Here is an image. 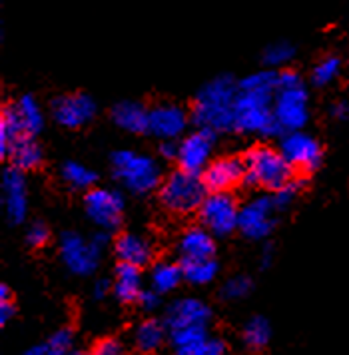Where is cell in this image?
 <instances>
[{
	"mask_svg": "<svg viewBox=\"0 0 349 355\" xmlns=\"http://www.w3.org/2000/svg\"><path fill=\"white\" fill-rule=\"evenodd\" d=\"M278 92V72L262 70L238 82L236 98V130L278 136L280 124L273 118V100Z\"/></svg>",
	"mask_w": 349,
	"mask_h": 355,
	"instance_id": "6da1fadb",
	"label": "cell"
},
{
	"mask_svg": "<svg viewBox=\"0 0 349 355\" xmlns=\"http://www.w3.org/2000/svg\"><path fill=\"white\" fill-rule=\"evenodd\" d=\"M236 80L230 74L216 76L200 88L191 106V120L202 130L216 134L232 132L236 130Z\"/></svg>",
	"mask_w": 349,
	"mask_h": 355,
	"instance_id": "7a4b0ae2",
	"label": "cell"
},
{
	"mask_svg": "<svg viewBox=\"0 0 349 355\" xmlns=\"http://www.w3.org/2000/svg\"><path fill=\"white\" fill-rule=\"evenodd\" d=\"M273 118L282 132H300L309 118L307 90L296 70L284 68L278 72V92L273 100Z\"/></svg>",
	"mask_w": 349,
	"mask_h": 355,
	"instance_id": "3957f363",
	"label": "cell"
},
{
	"mask_svg": "<svg viewBox=\"0 0 349 355\" xmlns=\"http://www.w3.org/2000/svg\"><path fill=\"white\" fill-rule=\"evenodd\" d=\"M246 184L278 192L289 180H293V168L287 164L280 150L271 146H254L246 158Z\"/></svg>",
	"mask_w": 349,
	"mask_h": 355,
	"instance_id": "277c9868",
	"label": "cell"
},
{
	"mask_svg": "<svg viewBox=\"0 0 349 355\" xmlns=\"http://www.w3.org/2000/svg\"><path fill=\"white\" fill-rule=\"evenodd\" d=\"M112 170L130 192L148 194L162 186V172L158 162L146 154L132 150H118L112 154Z\"/></svg>",
	"mask_w": 349,
	"mask_h": 355,
	"instance_id": "5b68a950",
	"label": "cell"
},
{
	"mask_svg": "<svg viewBox=\"0 0 349 355\" xmlns=\"http://www.w3.org/2000/svg\"><path fill=\"white\" fill-rule=\"evenodd\" d=\"M207 188L202 176H194L188 172H172L160 186V202L172 214H191L200 211L207 196Z\"/></svg>",
	"mask_w": 349,
	"mask_h": 355,
	"instance_id": "8992f818",
	"label": "cell"
},
{
	"mask_svg": "<svg viewBox=\"0 0 349 355\" xmlns=\"http://www.w3.org/2000/svg\"><path fill=\"white\" fill-rule=\"evenodd\" d=\"M239 208L232 194H210L200 208V224L214 236H230L239 230Z\"/></svg>",
	"mask_w": 349,
	"mask_h": 355,
	"instance_id": "52a82bcc",
	"label": "cell"
},
{
	"mask_svg": "<svg viewBox=\"0 0 349 355\" xmlns=\"http://www.w3.org/2000/svg\"><path fill=\"white\" fill-rule=\"evenodd\" d=\"M84 208L92 224L102 232H112L120 226L124 214V198L112 188H94L84 196Z\"/></svg>",
	"mask_w": 349,
	"mask_h": 355,
	"instance_id": "ba28073f",
	"label": "cell"
},
{
	"mask_svg": "<svg viewBox=\"0 0 349 355\" xmlns=\"http://www.w3.org/2000/svg\"><path fill=\"white\" fill-rule=\"evenodd\" d=\"M280 152L287 160V164L300 172L318 170L321 158H323V148L319 144L318 138L303 130L287 132L280 142Z\"/></svg>",
	"mask_w": 349,
	"mask_h": 355,
	"instance_id": "9c48e42d",
	"label": "cell"
},
{
	"mask_svg": "<svg viewBox=\"0 0 349 355\" xmlns=\"http://www.w3.org/2000/svg\"><path fill=\"white\" fill-rule=\"evenodd\" d=\"M102 250L76 232H64L60 238V258L74 275H90L98 268Z\"/></svg>",
	"mask_w": 349,
	"mask_h": 355,
	"instance_id": "30bf717a",
	"label": "cell"
},
{
	"mask_svg": "<svg viewBox=\"0 0 349 355\" xmlns=\"http://www.w3.org/2000/svg\"><path fill=\"white\" fill-rule=\"evenodd\" d=\"M216 144V132L198 128L188 134L178 148V164L182 172L194 176H202L206 168L212 164L210 156Z\"/></svg>",
	"mask_w": 349,
	"mask_h": 355,
	"instance_id": "8fae6325",
	"label": "cell"
},
{
	"mask_svg": "<svg viewBox=\"0 0 349 355\" xmlns=\"http://www.w3.org/2000/svg\"><path fill=\"white\" fill-rule=\"evenodd\" d=\"M275 204L270 196H255L239 210V232L250 240H266L275 226Z\"/></svg>",
	"mask_w": 349,
	"mask_h": 355,
	"instance_id": "7c38bea8",
	"label": "cell"
},
{
	"mask_svg": "<svg viewBox=\"0 0 349 355\" xmlns=\"http://www.w3.org/2000/svg\"><path fill=\"white\" fill-rule=\"evenodd\" d=\"M52 118L64 126V128L76 130L90 124L96 116L94 98L84 94V92H74V94H62L54 98L50 106Z\"/></svg>",
	"mask_w": 349,
	"mask_h": 355,
	"instance_id": "4fadbf2b",
	"label": "cell"
},
{
	"mask_svg": "<svg viewBox=\"0 0 349 355\" xmlns=\"http://www.w3.org/2000/svg\"><path fill=\"white\" fill-rule=\"evenodd\" d=\"M210 194H230L236 186L246 184V164L239 158H218L202 174Z\"/></svg>",
	"mask_w": 349,
	"mask_h": 355,
	"instance_id": "5bb4252c",
	"label": "cell"
},
{
	"mask_svg": "<svg viewBox=\"0 0 349 355\" xmlns=\"http://www.w3.org/2000/svg\"><path fill=\"white\" fill-rule=\"evenodd\" d=\"M188 120L190 116L186 108L174 102H162L150 110L148 132H152L162 142H176V138H180L188 128Z\"/></svg>",
	"mask_w": 349,
	"mask_h": 355,
	"instance_id": "9a60e30c",
	"label": "cell"
},
{
	"mask_svg": "<svg viewBox=\"0 0 349 355\" xmlns=\"http://www.w3.org/2000/svg\"><path fill=\"white\" fill-rule=\"evenodd\" d=\"M210 320H212V309L202 300L180 297L168 306L164 323L168 331H176L186 327H207Z\"/></svg>",
	"mask_w": 349,
	"mask_h": 355,
	"instance_id": "2e32d148",
	"label": "cell"
},
{
	"mask_svg": "<svg viewBox=\"0 0 349 355\" xmlns=\"http://www.w3.org/2000/svg\"><path fill=\"white\" fill-rule=\"evenodd\" d=\"M2 202L6 216L12 224L24 222L28 214V188L24 172L16 168H6L2 174Z\"/></svg>",
	"mask_w": 349,
	"mask_h": 355,
	"instance_id": "e0dca14e",
	"label": "cell"
},
{
	"mask_svg": "<svg viewBox=\"0 0 349 355\" xmlns=\"http://www.w3.org/2000/svg\"><path fill=\"white\" fill-rule=\"evenodd\" d=\"M114 252L120 259V263H128V266H134V268H140V270L144 266H148L152 261V256H154L152 243L140 234H130V232L120 234L116 238Z\"/></svg>",
	"mask_w": 349,
	"mask_h": 355,
	"instance_id": "ac0fdd59",
	"label": "cell"
},
{
	"mask_svg": "<svg viewBox=\"0 0 349 355\" xmlns=\"http://www.w3.org/2000/svg\"><path fill=\"white\" fill-rule=\"evenodd\" d=\"M178 252L182 259H207L214 258L216 242L214 234L204 226H190L178 238Z\"/></svg>",
	"mask_w": 349,
	"mask_h": 355,
	"instance_id": "d6986e66",
	"label": "cell"
},
{
	"mask_svg": "<svg viewBox=\"0 0 349 355\" xmlns=\"http://www.w3.org/2000/svg\"><path fill=\"white\" fill-rule=\"evenodd\" d=\"M112 120L118 128L126 130L130 134H142L150 130V110L134 100L118 102L112 108Z\"/></svg>",
	"mask_w": 349,
	"mask_h": 355,
	"instance_id": "ffe728a7",
	"label": "cell"
},
{
	"mask_svg": "<svg viewBox=\"0 0 349 355\" xmlns=\"http://www.w3.org/2000/svg\"><path fill=\"white\" fill-rule=\"evenodd\" d=\"M168 338L166 323L156 318H146L132 331V343L140 354H156Z\"/></svg>",
	"mask_w": 349,
	"mask_h": 355,
	"instance_id": "44dd1931",
	"label": "cell"
},
{
	"mask_svg": "<svg viewBox=\"0 0 349 355\" xmlns=\"http://www.w3.org/2000/svg\"><path fill=\"white\" fill-rule=\"evenodd\" d=\"M112 291L124 304L138 302L140 293L144 291L142 270L134 268V266H128V263H118L116 274H114V282H112Z\"/></svg>",
	"mask_w": 349,
	"mask_h": 355,
	"instance_id": "7402d4cb",
	"label": "cell"
},
{
	"mask_svg": "<svg viewBox=\"0 0 349 355\" xmlns=\"http://www.w3.org/2000/svg\"><path fill=\"white\" fill-rule=\"evenodd\" d=\"M8 160L12 164V168L20 172H28L36 170L42 164V148L32 136H22L10 150Z\"/></svg>",
	"mask_w": 349,
	"mask_h": 355,
	"instance_id": "603a6c76",
	"label": "cell"
},
{
	"mask_svg": "<svg viewBox=\"0 0 349 355\" xmlns=\"http://www.w3.org/2000/svg\"><path fill=\"white\" fill-rule=\"evenodd\" d=\"M26 136L24 128L20 124V118L16 114L15 104H6L0 112V156L2 158H8L12 146Z\"/></svg>",
	"mask_w": 349,
	"mask_h": 355,
	"instance_id": "cb8c5ba5",
	"label": "cell"
},
{
	"mask_svg": "<svg viewBox=\"0 0 349 355\" xmlns=\"http://www.w3.org/2000/svg\"><path fill=\"white\" fill-rule=\"evenodd\" d=\"M15 108L26 136L34 138L40 130L44 128V114L40 110V104L36 102V98L31 96V94H24L16 100Z\"/></svg>",
	"mask_w": 349,
	"mask_h": 355,
	"instance_id": "d4e9b609",
	"label": "cell"
},
{
	"mask_svg": "<svg viewBox=\"0 0 349 355\" xmlns=\"http://www.w3.org/2000/svg\"><path fill=\"white\" fill-rule=\"evenodd\" d=\"M182 279H184V274H182V266L180 263L158 261V263L152 266L150 286H152V290L158 291V293H168V291L176 290Z\"/></svg>",
	"mask_w": 349,
	"mask_h": 355,
	"instance_id": "484cf974",
	"label": "cell"
},
{
	"mask_svg": "<svg viewBox=\"0 0 349 355\" xmlns=\"http://www.w3.org/2000/svg\"><path fill=\"white\" fill-rule=\"evenodd\" d=\"M182 274L184 279L191 286H206L212 284L218 275V261L207 259H182Z\"/></svg>",
	"mask_w": 349,
	"mask_h": 355,
	"instance_id": "4316f807",
	"label": "cell"
},
{
	"mask_svg": "<svg viewBox=\"0 0 349 355\" xmlns=\"http://www.w3.org/2000/svg\"><path fill=\"white\" fill-rule=\"evenodd\" d=\"M60 176H62V180L70 188L86 190V192L94 190V184L96 180H98L94 170H90L88 166H84V164H80L76 160L64 162L62 166H60Z\"/></svg>",
	"mask_w": 349,
	"mask_h": 355,
	"instance_id": "83f0119b",
	"label": "cell"
},
{
	"mask_svg": "<svg viewBox=\"0 0 349 355\" xmlns=\"http://www.w3.org/2000/svg\"><path fill=\"white\" fill-rule=\"evenodd\" d=\"M241 339L252 352H259V349L268 347L271 339L270 322L262 315H255L252 320H248V323L244 325V331H241Z\"/></svg>",
	"mask_w": 349,
	"mask_h": 355,
	"instance_id": "f1b7e54d",
	"label": "cell"
},
{
	"mask_svg": "<svg viewBox=\"0 0 349 355\" xmlns=\"http://www.w3.org/2000/svg\"><path fill=\"white\" fill-rule=\"evenodd\" d=\"M341 60L337 56H325L321 58L318 64L314 66L312 70V82L318 86V88H323V86H330L332 82H335L341 74Z\"/></svg>",
	"mask_w": 349,
	"mask_h": 355,
	"instance_id": "f546056e",
	"label": "cell"
},
{
	"mask_svg": "<svg viewBox=\"0 0 349 355\" xmlns=\"http://www.w3.org/2000/svg\"><path fill=\"white\" fill-rule=\"evenodd\" d=\"M293 56H296V46L287 40L271 42L270 46L264 50V62L270 68H282L287 62H291Z\"/></svg>",
	"mask_w": 349,
	"mask_h": 355,
	"instance_id": "4dcf8cb0",
	"label": "cell"
},
{
	"mask_svg": "<svg viewBox=\"0 0 349 355\" xmlns=\"http://www.w3.org/2000/svg\"><path fill=\"white\" fill-rule=\"evenodd\" d=\"M168 338L172 341L174 349H184L190 347L194 343H200L207 339V327H186V329H176V331H168Z\"/></svg>",
	"mask_w": 349,
	"mask_h": 355,
	"instance_id": "1f68e13d",
	"label": "cell"
},
{
	"mask_svg": "<svg viewBox=\"0 0 349 355\" xmlns=\"http://www.w3.org/2000/svg\"><path fill=\"white\" fill-rule=\"evenodd\" d=\"M252 279L246 277V275H234L230 277L225 284L222 286V295L223 300H230V302H236V300H244L250 291H252Z\"/></svg>",
	"mask_w": 349,
	"mask_h": 355,
	"instance_id": "d6a6232c",
	"label": "cell"
},
{
	"mask_svg": "<svg viewBox=\"0 0 349 355\" xmlns=\"http://www.w3.org/2000/svg\"><path fill=\"white\" fill-rule=\"evenodd\" d=\"M302 188H303L302 178H293V180H289L284 188H280L278 192H273V196H271V200H273L275 208H278V210H284V208H287V206H291V204L296 202L298 194L302 192Z\"/></svg>",
	"mask_w": 349,
	"mask_h": 355,
	"instance_id": "836d02e7",
	"label": "cell"
},
{
	"mask_svg": "<svg viewBox=\"0 0 349 355\" xmlns=\"http://www.w3.org/2000/svg\"><path fill=\"white\" fill-rule=\"evenodd\" d=\"M176 355H225V345L222 339L207 338L200 343H194L190 347L176 349Z\"/></svg>",
	"mask_w": 349,
	"mask_h": 355,
	"instance_id": "e575fe53",
	"label": "cell"
},
{
	"mask_svg": "<svg viewBox=\"0 0 349 355\" xmlns=\"http://www.w3.org/2000/svg\"><path fill=\"white\" fill-rule=\"evenodd\" d=\"M72 331L68 327L58 329L52 338L48 339L44 355H70L72 352Z\"/></svg>",
	"mask_w": 349,
	"mask_h": 355,
	"instance_id": "d590c367",
	"label": "cell"
},
{
	"mask_svg": "<svg viewBox=\"0 0 349 355\" xmlns=\"http://www.w3.org/2000/svg\"><path fill=\"white\" fill-rule=\"evenodd\" d=\"M88 355H128L126 347L120 339L116 338H104L98 343H94L92 352Z\"/></svg>",
	"mask_w": 349,
	"mask_h": 355,
	"instance_id": "8d00e7d4",
	"label": "cell"
},
{
	"mask_svg": "<svg viewBox=\"0 0 349 355\" xmlns=\"http://www.w3.org/2000/svg\"><path fill=\"white\" fill-rule=\"evenodd\" d=\"M50 242V230L44 222H34L26 232V243L32 248H42Z\"/></svg>",
	"mask_w": 349,
	"mask_h": 355,
	"instance_id": "74e56055",
	"label": "cell"
},
{
	"mask_svg": "<svg viewBox=\"0 0 349 355\" xmlns=\"http://www.w3.org/2000/svg\"><path fill=\"white\" fill-rule=\"evenodd\" d=\"M138 304L146 311H154L160 307V293L154 290H144L138 297Z\"/></svg>",
	"mask_w": 349,
	"mask_h": 355,
	"instance_id": "f35d334b",
	"label": "cell"
},
{
	"mask_svg": "<svg viewBox=\"0 0 349 355\" xmlns=\"http://www.w3.org/2000/svg\"><path fill=\"white\" fill-rule=\"evenodd\" d=\"M330 114L335 120H341V122L349 120V98H339L337 102H334L330 108Z\"/></svg>",
	"mask_w": 349,
	"mask_h": 355,
	"instance_id": "ab89813d",
	"label": "cell"
},
{
	"mask_svg": "<svg viewBox=\"0 0 349 355\" xmlns=\"http://www.w3.org/2000/svg\"><path fill=\"white\" fill-rule=\"evenodd\" d=\"M178 148H180L178 142H162V146H160V154H162V158H166V160H178Z\"/></svg>",
	"mask_w": 349,
	"mask_h": 355,
	"instance_id": "60d3db41",
	"label": "cell"
},
{
	"mask_svg": "<svg viewBox=\"0 0 349 355\" xmlns=\"http://www.w3.org/2000/svg\"><path fill=\"white\" fill-rule=\"evenodd\" d=\"M15 311H16V307L12 302H0V323H2V325H6V323L15 318Z\"/></svg>",
	"mask_w": 349,
	"mask_h": 355,
	"instance_id": "b9f144b4",
	"label": "cell"
},
{
	"mask_svg": "<svg viewBox=\"0 0 349 355\" xmlns=\"http://www.w3.org/2000/svg\"><path fill=\"white\" fill-rule=\"evenodd\" d=\"M112 290L110 279H98L94 284V295L98 300H102L104 295H108V291Z\"/></svg>",
	"mask_w": 349,
	"mask_h": 355,
	"instance_id": "7bdbcfd3",
	"label": "cell"
},
{
	"mask_svg": "<svg viewBox=\"0 0 349 355\" xmlns=\"http://www.w3.org/2000/svg\"><path fill=\"white\" fill-rule=\"evenodd\" d=\"M46 352V345H34V347H28L26 352H22L20 355H44Z\"/></svg>",
	"mask_w": 349,
	"mask_h": 355,
	"instance_id": "ee69618b",
	"label": "cell"
},
{
	"mask_svg": "<svg viewBox=\"0 0 349 355\" xmlns=\"http://www.w3.org/2000/svg\"><path fill=\"white\" fill-rule=\"evenodd\" d=\"M0 302H12V295H10L8 286H2L0 288Z\"/></svg>",
	"mask_w": 349,
	"mask_h": 355,
	"instance_id": "f6af8a7d",
	"label": "cell"
},
{
	"mask_svg": "<svg viewBox=\"0 0 349 355\" xmlns=\"http://www.w3.org/2000/svg\"><path fill=\"white\" fill-rule=\"evenodd\" d=\"M271 261V248L268 245V248H264V254H262V266L266 268V266H270Z\"/></svg>",
	"mask_w": 349,
	"mask_h": 355,
	"instance_id": "bcb514c9",
	"label": "cell"
},
{
	"mask_svg": "<svg viewBox=\"0 0 349 355\" xmlns=\"http://www.w3.org/2000/svg\"><path fill=\"white\" fill-rule=\"evenodd\" d=\"M70 355H88V354H84V352H70Z\"/></svg>",
	"mask_w": 349,
	"mask_h": 355,
	"instance_id": "7dc6e473",
	"label": "cell"
}]
</instances>
